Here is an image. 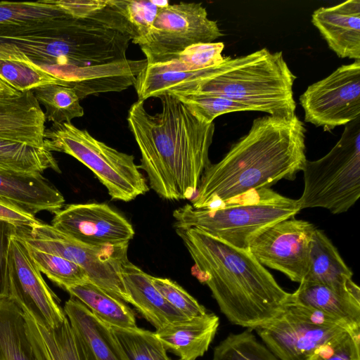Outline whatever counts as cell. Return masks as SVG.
<instances>
[{
    "instance_id": "obj_38",
    "label": "cell",
    "mask_w": 360,
    "mask_h": 360,
    "mask_svg": "<svg viewBox=\"0 0 360 360\" xmlns=\"http://www.w3.org/2000/svg\"><path fill=\"white\" fill-rule=\"evenodd\" d=\"M308 360H360V330H347L317 348Z\"/></svg>"
},
{
    "instance_id": "obj_28",
    "label": "cell",
    "mask_w": 360,
    "mask_h": 360,
    "mask_svg": "<svg viewBox=\"0 0 360 360\" xmlns=\"http://www.w3.org/2000/svg\"><path fill=\"white\" fill-rule=\"evenodd\" d=\"M48 169L60 172L52 152L45 146H37L0 137V169L41 174Z\"/></svg>"
},
{
    "instance_id": "obj_22",
    "label": "cell",
    "mask_w": 360,
    "mask_h": 360,
    "mask_svg": "<svg viewBox=\"0 0 360 360\" xmlns=\"http://www.w3.org/2000/svg\"><path fill=\"white\" fill-rule=\"evenodd\" d=\"M289 302L323 311L360 330V289L335 290L325 285L302 281Z\"/></svg>"
},
{
    "instance_id": "obj_42",
    "label": "cell",
    "mask_w": 360,
    "mask_h": 360,
    "mask_svg": "<svg viewBox=\"0 0 360 360\" xmlns=\"http://www.w3.org/2000/svg\"><path fill=\"white\" fill-rule=\"evenodd\" d=\"M0 219L13 224L18 229H30L40 222L34 215L24 212L1 198H0Z\"/></svg>"
},
{
    "instance_id": "obj_7",
    "label": "cell",
    "mask_w": 360,
    "mask_h": 360,
    "mask_svg": "<svg viewBox=\"0 0 360 360\" xmlns=\"http://www.w3.org/2000/svg\"><path fill=\"white\" fill-rule=\"evenodd\" d=\"M300 210L322 207L347 212L360 197V117L345 124L341 138L323 158L306 161Z\"/></svg>"
},
{
    "instance_id": "obj_9",
    "label": "cell",
    "mask_w": 360,
    "mask_h": 360,
    "mask_svg": "<svg viewBox=\"0 0 360 360\" xmlns=\"http://www.w3.org/2000/svg\"><path fill=\"white\" fill-rule=\"evenodd\" d=\"M27 245L64 257L81 266L91 282L112 295L129 303L121 278L127 261L129 244L95 247L79 242L53 226L39 222L30 229H18Z\"/></svg>"
},
{
    "instance_id": "obj_6",
    "label": "cell",
    "mask_w": 360,
    "mask_h": 360,
    "mask_svg": "<svg viewBox=\"0 0 360 360\" xmlns=\"http://www.w3.org/2000/svg\"><path fill=\"white\" fill-rule=\"evenodd\" d=\"M296 76L283 58V52L262 49L231 58L221 72L195 91L221 95L253 111L271 116H294L296 103L293 84Z\"/></svg>"
},
{
    "instance_id": "obj_40",
    "label": "cell",
    "mask_w": 360,
    "mask_h": 360,
    "mask_svg": "<svg viewBox=\"0 0 360 360\" xmlns=\"http://www.w3.org/2000/svg\"><path fill=\"white\" fill-rule=\"evenodd\" d=\"M18 230L13 224L0 219V297H8L7 257L11 237Z\"/></svg>"
},
{
    "instance_id": "obj_19",
    "label": "cell",
    "mask_w": 360,
    "mask_h": 360,
    "mask_svg": "<svg viewBox=\"0 0 360 360\" xmlns=\"http://www.w3.org/2000/svg\"><path fill=\"white\" fill-rule=\"evenodd\" d=\"M63 311L91 360H129L112 327L72 297Z\"/></svg>"
},
{
    "instance_id": "obj_37",
    "label": "cell",
    "mask_w": 360,
    "mask_h": 360,
    "mask_svg": "<svg viewBox=\"0 0 360 360\" xmlns=\"http://www.w3.org/2000/svg\"><path fill=\"white\" fill-rule=\"evenodd\" d=\"M150 280L166 300L186 317H198L207 313L202 304L176 282L153 276Z\"/></svg>"
},
{
    "instance_id": "obj_4",
    "label": "cell",
    "mask_w": 360,
    "mask_h": 360,
    "mask_svg": "<svg viewBox=\"0 0 360 360\" xmlns=\"http://www.w3.org/2000/svg\"><path fill=\"white\" fill-rule=\"evenodd\" d=\"M176 233L194 262L193 274L209 287L231 323L254 330L284 311L290 293L249 248L234 247L197 229H176Z\"/></svg>"
},
{
    "instance_id": "obj_34",
    "label": "cell",
    "mask_w": 360,
    "mask_h": 360,
    "mask_svg": "<svg viewBox=\"0 0 360 360\" xmlns=\"http://www.w3.org/2000/svg\"><path fill=\"white\" fill-rule=\"evenodd\" d=\"M0 78L19 92L58 84L57 79L35 65L25 62L0 58Z\"/></svg>"
},
{
    "instance_id": "obj_18",
    "label": "cell",
    "mask_w": 360,
    "mask_h": 360,
    "mask_svg": "<svg viewBox=\"0 0 360 360\" xmlns=\"http://www.w3.org/2000/svg\"><path fill=\"white\" fill-rule=\"evenodd\" d=\"M0 198L35 215L41 211L56 213L65 203L61 193L41 174L0 169Z\"/></svg>"
},
{
    "instance_id": "obj_33",
    "label": "cell",
    "mask_w": 360,
    "mask_h": 360,
    "mask_svg": "<svg viewBox=\"0 0 360 360\" xmlns=\"http://www.w3.org/2000/svg\"><path fill=\"white\" fill-rule=\"evenodd\" d=\"M27 246L41 273L63 289L89 281L86 271L78 264L59 255Z\"/></svg>"
},
{
    "instance_id": "obj_23",
    "label": "cell",
    "mask_w": 360,
    "mask_h": 360,
    "mask_svg": "<svg viewBox=\"0 0 360 360\" xmlns=\"http://www.w3.org/2000/svg\"><path fill=\"white\" fill-rule=\"evenodd\" d=\"M352 274L330 240L323 231L316 229L311 242L308 271L302 281L347 290L358 287L352 280Z\"/></svg>"
},
{
    "instance_id": "obj_24",
    "label": "cell",
    "mask_w": 360,
    "mask_h": 360,
    "mask_svg": "<svg viewBox=\"0 0 360 360\" xmlns=\"http://www.w3.org/2000/svg\"><path fill=\"white\" fill-rule=\"evenodd\" d=\"M24 316L37 360H91L67 316L58 326L47 328L25 311Z\"/></svg>"
},
{
    "instance_id": "obj_30",
    "label": "cell",
    "mask_w": 360,
    "mask_h": 360,
    "mask_svg": "<svg viewBox=\"0 0 360 360\" xmlns=\"http://www.w3.org/2000/svg\"><path fill=\"white\" fill-rule=\"evenodd\" d=\"M112 328L129 360H172L155 332L138 326Z\"/></svg>"
},
{
    "instance_id": "obj_2",
    "label": "cell",
    "mask_w": 360,
    "mask_h": 360,
    "mask_svg": "<svg viewBox=\"0 0 360 360\" xmlns=\"http://www.w3.org/2000/svg\"><path fill=\"white\" fill-rule=\"evenodd\" d=\"M305 131L295 115L255 119L248 133L219 162L205 169L191 205L213 207L250 191L270 188L280 180L295 179L307 161Z\"/></svg>"
},
{
    "instance_id": "obj_36",
    "label": "cell",
    "mask_w": 360,
    "mask_h": 360,
    "mask_svg": "<svg viewBox=\"0 0 360 360\" xmlns=\"http://www.w3.org/2000/svg\"><path fill=\"white\" fill-rule=\"evenodd\" d=\"M222 42L200 43L191 45L171 60L172 63L186 70H198L217 66L222 63L226 57L221 52Z\"/></svg>"
},
{
    "instance_id": "obj_32",
    "label": "cell",
    "mask_w": 360,
    "mask_h": 360,
    "mask_svg": "<svg viewBox=\"0 0 360 360\" xmlns=\"http://www.w3.org/2000/svg\"><path fill=\"white\" fill-rule=\"evenodd\" d=\"M183 103L202 122L210 124L218 116L238 111H251L250 108L221 95L193 91L169 94Z\"/></svg>"
},
{
    "instance_id": "obj_41",
    "label": "cell",
    "mask_w": 360,
    "mask_h": 360,
    "mask_svg": "<svg viewBox=\"0 0 360 360\" xmlns=\"http://www.w3.org/2000/svg\"><path fill=\"white\" fill-rule=\"evenodd\" d=\"M53 2L67 15L75 18H86L104 8L108 0H60Z\"/></svg>"
},
{
    "instance_id": "obj_35",
    "label": "cell",
    "mask_w": 360,
    "mask_h": 360,
    "mask_svg": "<svg viewBox=\"0 0 360 360\" xmlns=\"http://www.w3.org/2000/svg\"><path fill=\"white\" fill-rule=\"evenodd\" d=\"M66 14L53 0L11 2L0 1V27L49 19Z\"/></svg>"
},
{
    "instance_id": "obj_27",
    "label": "cell",
    "mask_w": 360,
    "mask_h": 360,
    "mask_svg": "<svg viewBox=\"0 0 360 360\" xmlns=\"http://www.w3.org/2000/svg\"><path fill=\"white\" fill-rule=\"evenodd\" d=\"M168 1L108 0L107 7L122 32L139 45L148 34L160 10Z\"/></svg>"
},
{
    "instance_id": "obj_31",
    "label": "cell",
    "mask_w": 360,
    "mask_h": 360,
    "mask_svg": "<svg viewBox=\"0 0 360 360\" xmlns=\"http://www.w3.org/2000/svg\"><path fill=\"white\" fill-rule=\"evenodd\" d=\"M252 330L229 334L214 347L212 360H279Z\"/></svg>"
},
{
    "instance_id": "obj_29",
    "label": "cell",
    "mask_w": 360,
    "mask_h": 360,
    "mask_svg": "<svg viewBox=\"0 0 360 360\" xmlns=\"http://www.w3.org/2000/svg\"><path fill=\"white\" fill-rule=\"evenodd\" d=\"M38 103L44 106L46 120L53 124L71 122L84 115L77 92L72 88L49 84L32 91Z\"/></svg>"
},
{
    "instance_id": "obj_1",
    "label": "cell",
    "mask_w": 360,
    "mask_h": 360,
    "mask_svg": "<svg viewBox=\"0 0 360 360\" xmlns=\"http://www.w3.org/2000/svg\"><path fill=\"white\" fill-rule=\"evenodd\" d=\"M158 98L162 103L159 113L150 115L139 100L128 111V126L141 153L139 167L160 197L190 199L211 164L209 149L215 126L200 122L172 94Z\"/></svg>"
},
{
    "instance_id": "obj_26",
    "label": "cell",
    "mask_w": 360,
    "mask_h": 360,
    "mask_svg": "<svg viewBox=\"0 0 360 360\" xmlns=\"http://www.w3.org/2000/svg\"><path fill=\"white\" fill-rule=\"evenodd\" d=\"M65 290L109 326L121 328L137 326L134 311L124 301L90 281Z\"/></svg>"
},
{
    "instance_id": "obj_43",
    "label": "cell",
    "mask_w": 360,
    "mask_h": 360,
    "mask_svg": "<svg viewBox=\"0 0 360 360\" xmlns=\"http://www.w3.org/2000/svg\"><path fill=\"white\" fill-rule=\"evenodd\" d=\"M20 93L0 78V94L15 95Z\"/></svg>"
},
{
    "instance_id": "obj_14",
    "label": "cell",
    "mask_w": 360,
    "mask_h": 360,
    "mask_svg": "<svg viewBox=\"0 0 360 360\" xmlns=\"http://www.w3.org/2000/svg\"><path fill=\"white\" fill-rule=\"evenodd\" d=\"M51 226L82 243L95 247L129 244L132 225L105 203L68 205L55 213Z\"/></svg>"
},
{
    "instance_id": "obj_8",
    "label": "cell",
    "mask_w": 360,
    "mask_h": 360,
    "mask_svg": "<svg viewBox=\"0 0 360 360\" xmlns=\"http://www.w3.org/2000/svg\"><path fill=\"white\" fill-rule=\"evenodd\" d=\"M44 145L51 152L66 153L84 165L113 200L129 202L148 191L133 155L108 146L71 122L53 124L46 129Z\"/></svg>"
},
{
    "instance_id": "obj_21",
    "label": "cell",
    "mask_w": 360,
    "mask_h": 360,
    "mask_svg": "<svg viewBox=\"0 0 360 360\" xmlns=\"http://www.w3.org/2000/svg\"><path fill=\"white\" fill-rule=\"evenodd\" d=\"M219 325V317L207 313L170 323L155 330L167 352L181 360H196L208 350Z\"/></svg>"
},
{
    "instance_id": "obj_15",
    "label": "cell",
    "mask_w": 360,
    "mask_h": 360,
    "mask_svg": "<svg viewBox=\"0 0 360 360\" xmlns=\"http://www.w3.org/2000/svg\"><path fill=\"white\" fill-rule=\"evenodd\" d=\"M254 330L279 360H308L321 345L350 330L338 326L311 324L286 307L274 321Z\"/></svg>"
},
{
    "instance_id": "obj_3",
    "label": "cell",
    "mask_w": 360,
    "mask_h": 360,
    "mask_svg": "<svg viewBox=\"0 0 360 360\" xmlns=\"http://www.w3.org/2000/svg\"><path fill=\"white\" fill-rule=\"evenodd\" d=\"M130 38L103 20L65 14L0 27V58L35 65L58 84L75 89L82 67L127 59Z\"/></svg>"
},
{
    "instance_id": "obj_13",
    "label": "cell",
    "mask_w": 360,
    "mask_h": 360,
    "mask_svg": "<svg viewBox=\"0 0 360 360\" xmlns=\"http://www.w3.org/2000/svg\"><path fill=\"white\" fill-rule=\"evenodd\" d=\"M316 229L309 221L294 217L284 219L260 233L249 250L264 266L300 283L308 271L311 242Z\"/></svg>"
},
{
    "instance_id": "obj_20",
    "label": "cell",
    "mask_w": 360,
    "mask_h": 360,
    "mask_svg": "<svg viewBox=\"0 0 360 360\" xmlns=\"http://www.w3.org/2000/svg\"><path fill=\"white\" fill-rule=\"evenodd\" d=\"M121 278L131 304L157 330L188 319L171 305L153 285L150 275L127 260Z\"/></svg>"
},
{
    "instance_id": "obj_16",
    "label": "cell",
    "mask_w": 360,
    "mask_h": 360,
    "mask_svg": "<svg viewBox=\"0 0 360 360\" xmlns=\"http://www.w3.org/2000/svg\"><path fill=\"white\" fill-rule=\"evenodd\" d=\"M311 22L338 56L360 60V0L319 8Z\"/></svg>"
},
{
    "instance_id": "obj_12",
    "label": "cell",
    "mask_w": 360,
    "mask_h": 360,
    "mask_svg": "<svg viewBox=\"0 0 360 360\" xmlns=\"http://www.w3.org/2000/svg\"><path fill=\"white\" fill-rule=\"evenodd\" d=\"M6 271L8 297L37 323L49 328L65 319L57 297L46 283L25 242L18 233L10 241Z\"/></svg>"
},
{
    "instance_id": "obj_11",
    "label": "cell",
    "mask_w": 360,
    "mask_h": 360,
    "mask_svg": "<svg viewBox=\"0 0 360 360\" xmlns=\"http://www.w3.org/2000/svg\"><path fill=\"white\" fill-rule=\"evenodd\" d=\"M304 121L324 130L360 117V60L343 65L309 86L300 97Z\"/></svg>"
},
{
    "instance_id": "obj_39",
    "label": "cell",
    "mask_w": 360,
    "mask_h": 360,
    "mask_svg": "<svg viewBox=\"0 0 360 360\" xmlns=\"http://www.w3.org/2000/svg\"><path fill=\"white\" fill-rule=\"evenodd\" d=\"M286 309L298 318L313 325L321 326H338L352 330L340 319L316 308L292 303L288 301Z\"/></svg>"
},
{
    "instance_id": "obj_25",
    "label": "cell",
    "mask_w": 360,
    "mask_h": 360,
    "mask_svg": "<svg viewBox=\"0 0 360 360\" xmlns=\"http://www.w3.org/2000/svg\"><path fill=\"white\" fill-rule=\"evenodd\" d=\"M0 360H37L24 311L8 297H0Z\"/></svg>"
},
{
    "instance_id": "obj_10",
    "label": "cell",
    "mask_w": 360,
    "mask_h": 360,
    "mask_svg": "<svg viewBox=\"0 0 360 360\" xmlns=\"http://www.w3.org/2000/svg\"><path fill=\"white\" fill-rule=\"evenodd\" d=\"M221 36L217 22L208 18L202 4H169L160 10L139 46L148 64H153L173 60L191 45L212 43Z\"/></svg>"
},
{
    "instance_id": "obj_17",
    "label": "cell",
    "mask_w": 360,
    "mask_h": 360,
    "mask_svg": "<svg viewBox=\"0 0 360 360\" xmlns=\"http://www.w3.org/2000/svg\"><path fill=\"white\" fill-rule=\"evenodd\" d=\"M46 117L32 91L0 94V137L44 146Z\"/></svg>"
},
{
    "instance_id": "obj_5",
    "label": "cell",
    "mask_w": 360,
    "mask_h": 360,
    "mask_svg": "<svg viewBox=\"0 0 360 360\" xmlns=\"http://www.w3.org/2000/svg\"><path fill=\"white\" fill-rule=\"evenodd\" d=\"M300 211L298 200L267 188L250 191L210 208L195 209L187 204L175 210L173 217L176 229H197L248 249L264 231Z\"/></svg>"
}]
</instances>
